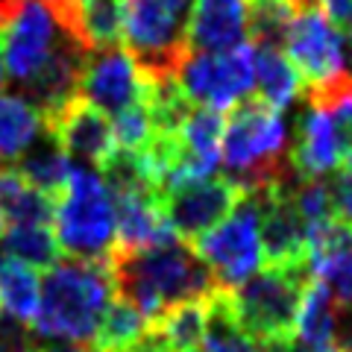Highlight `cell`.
I'll use <instances>...</instances> for the list:
<instances>
[{
    "label": "cell",
    "mask_w": 352,
    "mask_h": 352,
    "mask_svg": "<svg viewBox=\"0 0 352 352\" xmlns=\"http://www.w3.org/2000/svg\"><path fill=\"white\" fill-rule=\"evenodd\" d=\"M147 317L124 300L109 302L91 349L94 352H129L147 332Z\"/></svg>",
    "instance_id": "484cf974"
},
{
    "label": "cell",
    "mask_w": 352,
    "mask_h": 352,
    "mask_svg": "<svg viewBox=\"0 0 352 352\" xmlns=\"http://www.w3.org/2000/svg\"><path fill=\"white\" fill-rule=\"evenodd\" d=\"M3 252L15 261H24L30 267H53L59 261V244L50 223H21L6 226L3 232Z\"/></svg>",
    "instance_id": "d4e9b609"
},
{
    "label": "cell",
    "mask_w": 352,
    "mask_h": 352,
    "mask_svg": "<svg viewBox=\"0 0 352 352\" xmlns=\"http://www.w3.org/2000/svg\"><path fill=\"white\" fill-rule=\"evenodd\" d=\"M15 168L32 188H38L41 194H47L50 200L56 203V197L62 194L65 182H68V176L74 170V162L50 135H44V141L38 138L36 144L18 159Z\"/></svg>",
    "instance_id": "7402d4cb"
},
{
    "label": "cell",
    "mask_w": 352,
    "mask_h": 352,
    "mask_svg": "<svg viewBox=\"0 0 352 352\" xmlns=\"http://www.w3.org/2000/svg\"><path fill=\"white\" fill-rule=\"evenodd\" d=\"M44 132L68 153L71 162H85L88 168H103L115 156L112 120L82 97H74L59 112L44 118Z\"/></svg>",
    "instance_id": "5bb4252c"
},
{
    "label": "cell",
    "mask_w": 352,
    "mask_h": 352,
    "mask_svg": "<svg viewBox=\"0 0 352 352\" xmlns=\"http://www.w3.org/2000/svg\"><path fill=\"white\" fill-rule=\"evenodd\" d=\"M338 329H340V305L320 279L308 282L302 294L300 314H296L294 340L314 349H338Z\"/></svg>",
    "instance_id": "d6986e66"
},
{
    "label": "cell",
    "mask_w": 352,
    "mask_h": 352,
    "mask_svg": "<svg viewBox=\"0 0 352 352\" xmlns=\"http://www.w3.org/2000/svg\"><path fill=\"white\" fill-rule=\"evenodd\" d=\"M308 261H311V276L332 291L338 305L352 308V223L335 217L311 229Z\"/></svg>",
    "instance_id": "2e32d148"
},
{
    "label": "cell",
    "mask_w": 352,
    "mask_h": 352,
    "mask_svg": "<svg viewBox=\"0 0 352 352\" xmlns=\"http://www.w3.org/2000/svg\"><path fill=\"white\" fill-rule=\"evenodd\" d=\"M6 82H9V74H6V65H3V56H0V91L6 88Z\"/></svg>",
    "instance_id": "d6a6232c"
},
{
    "label": "cell",
    "mask_w": 352,
    "mask_h": 352,
    "mask_svg": "<svg viewBox=\"0 0 352 352\" xmlns=\"http://www.w3.org/2000/svg\"><path fill=\"white\" fill-rule=\"evenodd\" d=\"M68 38L71 36L59 27L56 15L44 0H21L15 15L0 27V56L9 80L27 88L53 62Z\"/></svg>",
    "instance_id": "30bf717a"
},
{
    "label": "cell",
    "mask_w": 352,
    "mask_h": 352,
    "mask_svg": "<svg viewBox=\"0 0 352 352\" xmlns=\"http://www.w3.org/2000/svg\"><path fill=\"white\" fill-rule=\"evenodd\" d=\"M282 352H340V349H314V346H305V344H296V340H291V344L285 346Z\"/></svg>",
    "instance_id": "4dcf8cb0"
},
{
    "label": "cell",
    "mask_w": 352,
    "mask_h": 352,
    "mask_svg": "<svg viewBox=\"0 0 352 352\" xmlns=\"http://www.w3.org/2000/svg\"><path fill=\"white\" fill-rule=\"evenodd\" d=\"M38 276L24 261L0 258V311L15 317L18 323H32L38 308Z\"/></svg>",
    "instance_id": "cb8c5ba5"
},
{
    "label": "cell",
    "mask_w": 352,
    "mask_h": 352,
    "mask_svg": "<svg viewBox=\"0 0 352 352\" xmlns=\"http://www.w3.org/2000/svg\"><path fill=\"white\" fill-rule=\"evenodd\" d=\"M56 244L76 261H106L118 244L112 191L94 168H74L53 203Z\"/></svg>",
    "instance_id": "277c9868"
},
{
    "label": "cell",
    "mask_w": 352,
    "mask_h": 352,
    "mask_svg": "<svg viewBox=\"0 0 352 352\" xmlns=\"http://www.w3.org/2000/svg\"><path fill=\"white\" fill-rule=\"evenodd\" d=\"M41 352H94L91 346H80V344H68V346H50V349H41Z\"/></svg>",
    "instance_id": "1f68e13d"
},
{
    "label": "cell",
    "mask_w": 352,
    "mask_h": 352,
    "mask_svg": "<svg viewBox=\"0 0 352 352\" xmlns=\"http://www.w3.org/2000/svg\"><path fill=\"white\" fill-rule=\"evenodd\" d=\"M0 217L6 226L53 223V200L32 188L15 164H0Z\"/></svg>",
    "instance_id": "ffe728a7"
},
{
    "label": "cell",
    "mask_w": 352,
    "mask_h": 352,
    "mask_svg": "<svg viewBox=\"0 0 352 352\" xmlns=\"http://www.w3.org/2000/svg\"><path fill=\"white\" fill-rule=\"evenodd\" d=\"M194 0H126L124 41L147 82L173 80L188 56Z\"/></svg>",
    "instance_id": "8992f818"
},
{
    "label": "cell",
    "mask_w": 352,
    "mask_h": 352,
    "mask_svg": "<svg viewBox=\"0 0 352 352\" xmlns=\"http://www.w3.org/2000/svg\"><path fill=\"white\" fill-rule=\"evenodd\" d=\"M285 150H288V126L282 112L258 97H244L223 124L220 138V159L229 170V179L244 185L247 191L279 182L291 173L285 164Z\"/></svg>",
    "instance_id": "3957f363"
},
{
    "label": "cell",
    "mask_w": 352,
    "mask_h": 352,
    "mask_svg": "<svg viewBox=\"0 0 352 352\" xmlns=\"http://www.w3.org/2000/svg\"><path fill=\"white\" fill-rule=\"evenodd\" d=\"M50 12L85 53L120 47L124 41L126 0H59Z\"/></svg>",
    "instance_id": "9a60e30c"
},
{
    "label": "cell",
    "mask_w": 352,
    "mask_h": 352,
    "mask_svg": "<svg viewBox=\"0 0 352 352\" xmlns=\"http://www.w3.org/2000/svg\"><path fill=\"white\" fill-rule=\"evenodd\" d=\"M194 252L212 273L217 291L232 294L250 276H256L258 264L264 261L258 194L250 191L226 220H220L214 229L197 238Z\"/></svg>",
    "instance_id": "52a82bcc"
},
{
    "label": "cell",
    "mask_w": 352,
    "mask_h": 352,
    "mask_svg": "<svg viewBox=\"0 0 352 352\" xmlns=\"http://www.w3.org/2000/svg\"><path fill=\"white\" fill-rule=\"evenodd\" d=\"M76 97L97 106L103 115H120L147 97V80L126 50H91L82 56Z\"/></svg>",
    "instance_id": "7c38bea8"
},
{
    "label": "cell",
    "mask_w": 352,
    "mask_h": 352,
    "mask_svg": "<svg viewBox=\"0 0 352 352\" xmlns=\"http://www.w3.org/2000/svg\"><path fill=\"white\" fill-rule=\"evenodd\" d=\"M250 30V0H197L188 18V50L220 53L244 44Z\"/></svg>",
    "instance_id": "e0dca14e"
},
{
    "label": "cell",
    "mask_w": 352,
    "mask_h": 352,
    "mask_svg": "<svg viewBox=\"0 0 352 352\" xmlns=\"http://www.w3.org/2000/svg\"><path fill=\"white\" fill-rule=\"evenodd\" d=\"M106 267L118 300L135 305L147 320L179 302L206 300L217 291L212 273L194 247L179 238L141 250L115 247L106 258Z\"/></svg>",
    "instance_id": "6da1fadb"
},
{
    "label": "cell",
    "mask_w": 352,
    "mask_h": 352,
    "mask_svg": "<svg viewBox=\"0 0 352 352\" xmlns=\"http://www.w3.org/2000/svg\"><path fill=\"white\" fill-rule=\"evenodd\" d=\"M0 352H41L24 323L0 311Z\"/></svg>",
    "instance_id": "83f0119b"
},
{
    "label": "cell",
    "mask_w": 352,
    "mask_h": 352,
    "mask_svg": "<svg viewBox=\"0 0 352 352\" xmlns=\"http://www.w3.org/2000/svg\"><path fill=\"white\" fill-rule=\"evenodd\" d=\"M294 173V170H291ZM291 173L258 188L261 208V250L267 267H311L308 261V226L291 200Z\"/></svg>",
    "instance_id": "4fadbf2b"
},
{
    "label": "cell",
    "mask_w": 352,
    "mask_h": 352,
    "mask_svg": "<svg viewBox=\"0 0 352 352\" xmlns=\"http://www.w3.org/2000/svg\"><path fill=\"white\" fill-rule=\"evenodd\" d=\"M41 115L24 97L0 91V162H15L38 141Z\"/></svg>",
    "instance_id": "603a6c76"
},
{
    "label": "cell",
    "mask_w": 352,
    "mask_h": 352,
    "mask_svg": "<svg viewBox=\"0 0 352 352\" xmlns=\"http://www.w3.org/2000/svg\"><path fill=\"white\" fill-rule=\"evenodd\" d=\"M112 291L106 261H56L41 282L32 329L50 340L91 346Z\"/></svg>",
    "instance_id": "7a4b0ae2"
},
{
    "label": "cell",
    "mask_w": 352,
    "mask_h": 352,
    "mask_svg": "<svg viewBox=\"0 0 352 352\" xmlns=\"http://www.w3.org/2000/svg\"><path fill=\"white\" fill-rule=\"evenodd\" d=\"M340 168V141L335 118L326 109L308 106L296 124V144L291 147V170L305 179H323Z\"/></svg>",
    "instance_id": "ac0fdd59"
},
{
    "label": "cell",
    "mask_w": 352,
    "mask_h": 352,
    "mask_svg": "<svg viewBox=\"0 0 352 352\" xmlns=\"http://www.w3.org/2000/svg\"><path fill=\"white\" fill-rule=\"evenodd\" d=\"M282 47H288V59L305 85L308 103L332 94L338 85L346 82L344 38L317 3L300 6L294 12Z\"/></svg>",
    "instance_id": "ba28073f"
},
{
    "label": "cell",
    "mask_w": 352,
    "mask_h": 352,
    "mask_svg": "<svg viewBox=\"0 0 352 352\" xmlns=\"http://www.w3.org/2000/svg\"><path fill=\"white\" fill-rule=\"evenodd\" d=\"M311 267H267L229 294L235 323L252 344L282 352L294 340Z\"/></svg>",
    "instance_id": "5b68a950"
},
{
    "label": "cell",
    "mask_w": 352,
    "mask_h": 352,
    "mask_svg": "<svg viewBox=\"0 0 352 352\" xmlns=\"http://www.w3.org/2000/svg\"><path fill=\"white\" fill-rule=\"evenodd\" d=\"M256 88L258 100L276 112H285L302 94V80L282 47H264V44L256 47Z\"/></svg>",
    "instance_id": "44dd1931"
},
{
    "label": "cell",
    "mask_w": 352,
    "mask_h": 352,
    "mask_svg": "<svg viewBox=\"0 0 352 352\" xmlns=\"http://www.w3.org/2000/svg\"><path fill=\"white\" fill-rule=\"evenodd\" d=\"M317 6L338 32H352V0H317Z\"/></svg>",
    "instance_id": "f1b7e54d"
},
{
    "label": "cell",
    "mask_w": 352,
    "mask_h": 352,
    "mask_svg": "<svg viewBox=\"0 0 352 352\" xmlns=\"http://www.w3.org/2000/svg\"><path fill=\"white\" fill-rule=\"evenodd\" d=\"M18 6H21V0H0V27H3L6 21L15 15Z\"/></svg>",
    "instance_id": "f546056e"
},
{
    "label": "cell",
    "mask_w": 352,
    "mask_h": 352,
    "mask_svg": "<svg viewBox=\"0 0 352 352\" xmlns=\"http://www.w3.org/2000/svg\"><path fill=\"white\" fill-rule=\"evenodd\" d=\"M115 150L120 153H144L153 141V118H150V106L147 97L135 106H129L126 112L115 115Z\"/></svg>",
    "instance_id": "4316f807"
},
{
    "label": "cell",
    "mask_w": 352,
    "mask_h": 352,
    "mask_svg": "<svg viewBox=\"0 0 352 352\" xmlns=\"http://www.w3.org/2000/svg\"><path fill=\"white\" fill-rule=\"evenodd\" d=\"M3 232H6V220L0 217V238H3Z\"/></svg>",
    "instance_id": "e575fe53"
},
{
    "label": "cell",
    "mask_w": 352,
    "mask_h": 352,
    "mask_svg": "<svg viewBox=\"0 0 352 352\" xmlns=\"http://www.w3.org/2000/svg\"><path fill=\"white\" fill-rule=\"evenodd\" d=\"M176 82L194 106L214 112L238 106L256 85V47L244 41L220 53H188L176 71Z\"/></svg>",
    "instance_id": "9c48e42d"
},
{
    "label": "cell",
    "mask_w": 352,
    "mask_h": 352,
    "mask_svg": "<svg viewBox=\"0 0 352 352\" xmlns=\"http://www.w3.org/2000/svg\"><path fill=\"white\" fill-rule=\"evenodd\" d=\"M346 80L352 82V32H349V65H346Z\"/></svg>",
    "instance_id": "836d02e7"
},
{
    "label": "cell",
    "mask_w": 352,
    "mask_h": 352,
    "mask_svg": "<svg viewBox=\"0 0 352 352\" xmlns=\"http://www.w3.org/2000/svg\"><path fill=\"white\" fill-rule=\"evenodd\" d=\"M250 191L229 176H206L162 191V212L170 232L179 241H197L220 220L232 214V208L244 200Z\"/></svg>",
    "instance_id": "8fae6325"
}]
</instances>
